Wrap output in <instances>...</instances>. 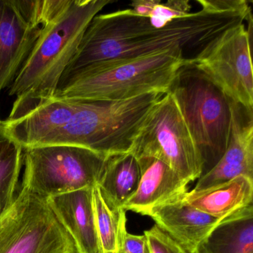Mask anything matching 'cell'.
<instances>
[{
    "mask_svg": "<svg viewBox=\"0 0 253 253\" xmlns=\"http://www.w3.org/2000/svg\"><path fill=\"white\" fill-rule=\"evenodd\" d=\"M197 2L201 9L161 29L152 27L149 19L131 14L128 9L97 14L87 27L61 80L94 63L134 58L172 48L181 50L184 57L186 51H195L196 55L210 41L252 16L251 7L245 0Z\"/></svg>",
    "mask_w": 253,
    "mask_h": 253,
    "instance_id": "obj_1",
    "label": "cell"
},
{
    "mask_svg": "<svg viewBox=\"0 0 253 253\" xmlns=\"http://www.w3.org/2000/svg\"><path fill=\"white\" fill-rule=\"evenodd\" d=\"M112 0H70L41 26L39 37L17 73L9 94L15 97L8 118H15L53 98L89 23Z\"/></svg>",
    "mask_w": 253,
    "mask_h": 253,
    "instance_id": "obj_2",
    "label": "cell"
},
{
    "mask_svg": "<svg viewBox=\"0 0 253 253\" xmlns=\"http://www.w3.org/2000/svg\"><path fill=\"white\" fill-rule=\"evenodd\" d=\"M185 61L183 51L172 48L94 63L63 78L54 97L121 101L151 93L165 94Z\"/></svg>",
    "mask_w": 253,
    "mask_h": 253,
    "instance_id": "obj_3",
    "label": "cell"
},
{
    "mask_svg": "<svg viewBox=\"0 0 253 253\" xmlns=\"http://www.w3.org/2000/svg\"><path fill=\"white\" fill-rule=\"evenodd\" d=\"M163 95L151 93L121 101L76 100V110L66 125L40 146H78L106 156L130 152L145 118Z\"/></svg>",
    "mask_w": 253,
    "mask_h": 253,
    "instance_id": "obj_4",
    "label": "cell"
},
{
    "mask_svg": "<svg viewBox=\"0 0 253 253\" xmlns=\"http://www.w3.org/2000/svg\"><path fill=\"white\" fill-rule=\"evenodd\" d=\"M169 93L199 152L203 175L217 164L227 148L232 124L230 100L186 61L177 72Z\"/></svg>",
    "mask_w": 253,
    "mask_h": 253,
    "instance_id": "obj_5",
    "label": "cell"
},
{
    "mask_svg": "<svg viewBox=\"0 0 253 253\" xmlns=\"http://www.w3.org/2000/svg\"><path fill=\"white\" fill-rule=\"evenodd\" d=\"M109 157L66 145L26 148L23 149L25 171L21 184L47 198L91 189L98 184Z\"/></svg>",
    "mask_w": 253,
    "mask_h": 253,
    "instance_id": "obj_6",
    "label": "cell"
},
{
    "mask_svg": "<svg viewBox=\"0 0 253 253\" xmlns=\"http://www.w3.org/2000/svg\"><path fill=\"white\" fill-rule=\"evenodd\" d=\"M0 253H81L48 202L21 184L0 217Z\"/></svg>",
    "mask_w": 253,
    "mask_h": 253,
    "instance_id": "obj_7",
    "label": "cell"
},
{
    "mask_svg": "<svg viewBox=\"0 0 253 253\" xmlns=\"http://www.w3.org/2000/svg\"><path fill=\"white\" fill-rule=\"evenodd\" d=\"M130 152L164 161L190 183L202 175L203 164L183 116L170 93L155 103L140 126Z\"/></svg>",
    "mask_w": 253,
    "mask_h": 253,
    "instance_id": "obj_8",
    "label": "cell"
},
{
    "mask_svg": "<svg viewBox=\"0 0 253 253\" xmlns=\"http://www.w3.org/2000/svg\"><path fill=\"white\" fill-rule=\"evenodd\" d=\"M210 41L195 57L186 60L205 75L235 103L253 109L251 58L253 17Z\"/></svg>",
    "mask_w": 253,
    "mask_h": 253,
    "instance_id": "obj_9",
    "label": "cell"
},
{
    "mask_svg": "<svg viewBox=\"0 0 253 253\" xmlns=\"http://www.w3.org/2000/svg\"><path fill=\"white\" fill-rule=\"evenodd\" d=\"M230 101L232 124L227 148L220 161L201 176L191 192H201L238 176L253 178V109Z\"/></svg>",
    "mask_w": 253,
    "mask_h": 253,
    "instance_id": "obj_10",
    "label": "cell"
},
{
    "mask_svg": "<svg viewBox=\"0 0 253 253\" xmlns=\"http://www.w3.org/2000/svg\"><path fill=\"white\" fill-rule=\"evenodd\" d=\"M20 0H0V92L11 85L39 37Z\"/></svg>",
    "mask_w": 253,
    "mask_h": 253,
    "instance_id": "obj_11",
    "label": "cell"
},
{
    "mask_svg": "<svg viewBox=\"0 0 253 253\" xmlns=\"http://www.w3.org/2000/svg\"><path fill=\"white\" fill-rule=\"evenodd\" d=\"M183 198L157 206L146 215L188 251L198 253L225 217L218 218L203 212L188 204Z\"/></svg>",
    "mask_w": 253,
    "mask_h": 253,
    "instance_id": "obj_12",
    "label": "cell"
},
{
    "mask_svg": "<svg viewBox=\"0 0 253 253\" xmlns=\"http://www.w3.org/2000/svg\"><path fill=\"white\" fill-rule=\"evenodd\" d=\"M136 158L141 176L137 190L124 204L125 211L146 215L154 207L183 198L189 192V183L164 161L150 156Z\"/></svg>",
    "mask_w": 253,
    "mask_h": 253,
    "instance_id": "obj_13",
    "label": "cell"
},
{
    "mask_svg": "<svg viewBox=\"0 0 253 253\" xmlns=\"http://www.w3.org/2000/svg\"><path fill=\"white\" fill-rule=\"evenodd\" d=\"M81 253H100L93 207L92 188L48 198Z\"/></svg>",
    "mask_w": 253,
    "mask_h": 253,
    "instance_id": "obj_14",
    "label": "cell"
},
{
    "mask_svg": "<svg viewBox=\"0 0 253 253\" xmlns=\"http://www.w3.org/2000/svg\"><path fill=\"white\" fill-rule=\"evenodd\" d=\"M183 199L203 212L218 218L226 217L253 204V178L238 176L201 192H188Z\"/></svg>",
    "mask_w": 253,
    "mask_h": 253,
    "instance_id": "obj_15",
    "label": "cell"
},
{
    "mask_svg": "<svg viewBox=\"0 0 253 253\" xmlns=\"http://www.w3.org/2000/svg\"><path fill=\"white\" fill-rule=\"evenodd\" d=\"M140 176L138 160L132 152L116 154L108 158L97 186L112 211L120 212L124 210V204L138 187Z\"/></svg>",
    "mask_w": 253,
    "mask_h": 253,
    "instance_id": "obj_16",
    "label": "cell"
},
{
    "mask_svg": "<svg viewBox=\"0 0 253 253\" xmlns=\"http://www.w3.org/2000/svg\"><path fill=\"white\" fill-rule=\"evenodd\" d=\"M208 253H253V207L225 217L202 246Z\"/></svg>",
    "mask_w": 253,
    "mask_h": 253,
    "instance_id": "obj_17",
    "label": "cell"
},
{
    "mask_svg": "<svg viewBox=\"0 0 253 253\" xmlns=\"http://www.w3.org/2000/svg\"><path fill=\"white\" fill-rule=\"evenodd\" d=\"M23 165V148L0 134V217L15 201Z\"/></svg>",
    "mask_w": 253,
    "mask_h": 253,
    "instance_id": "obj_18",
    "label": "cell"
},
{
    "mask_svg": "<svg viewBox=\"0 0 253 253\" xmlns=\"http://www.w3.org/2000/svg\"><path fill=\"white\" fill-rule=\"evenodd\" d=\"M92 199L100 253H119L121 232L126 226V211H112L103 200L97 185L92 188Z\"/></svg>",
    "mask_w": 253,
    "mask_h": 253,
    "instance_id": "obj_19",
    "label": "cell"
},
{
    "mask_svg": "<svg viewBox=\"0 0 253 253\" xmlns=\"http://www.w3.org/2000/svg\"><path fill=\"white\" fill-rule=\"evenodd\" d=\"M191 10L189 0H169L166 2L157 0L148 19L152 27L161 29L174 20L189 15Z\"/></svg>",
    "mask_w": 253,
    "mask_h": 253,
    "instance_id": "obj_20",
    "label": "cell"
},
{
    "mask_svg": "<svg viewBox=\"0 0 253 253\" xmlns=\"http://www.w3.org/2000/svg\"><path fill=\"white\" fill-rule=\"evenodd\" d=\"M149 253H191L156 224L143 233Z\"/></svg>",
    "mask_w": 253,
    "mask_h": 253,
    "instance_id": "obj_21",
    "label": "cell"
},
{
    "mask_svg": "<svg viewBox=\"0 0 253 253\" xmlns=\"http://www.w3.org/2000/svg\"><path fill=\"white\" fill-rule=\"evenodd\" d=\"M119 253H149L146 236L128 233L126 226L121 232Z\"/></svg>",
    "mask_w": 253,
    "mask_h": 253,
    "instance_id": "obj_22",
    "label": "cell"
},
{
    "mask_svg": "<svg viewBox=\"0 0 253 253\" xmlns=\"http://www.w3.org/2000/svg\"><path fill=\"white\" fill-rule=\"evenodd\" d=\"M198 253H208L207 251H206L205 250H204L203 247H201V249H200L199 251H198Z\"/></svg>",
    "mask_w": 253,
    "mask_h": 253,
    "instance_id": "obj_23",
    "label": "cell"
},
{
    "mask_svg": "<svg viewBox=\"0 0 253 253\" xmlns=\"http://www.w3.org/2000/svg\"><path fill=\"white\" fill-rule=\"evenodd\" d=\"M1 123H2V121L0 120V130H1Z\"/></svg>",
    "mask_w": 253,
    "mask_h": 253,
    "instance_id": "obj_24",
    "label": "cell"
}]
</instances>
